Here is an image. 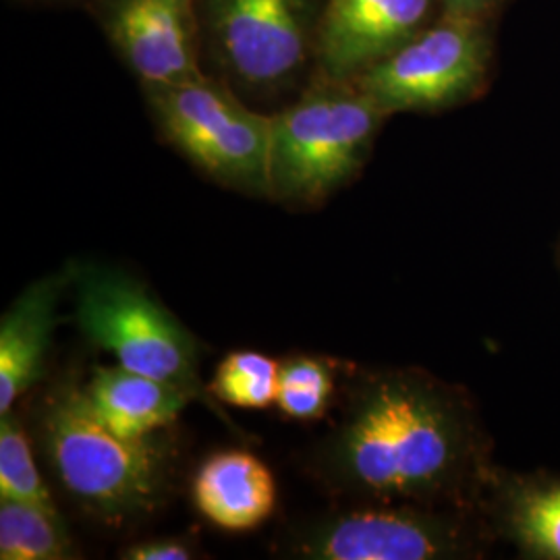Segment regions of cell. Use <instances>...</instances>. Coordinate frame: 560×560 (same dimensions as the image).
I'll return each mask as SVG.
<instances>
[{
    "label": "cell",
    "instance_id": "cell-6",
    "mask_svg": "<svg viewBox=\"0 0 560 560\" xmlns=\"http://www.w3.org/2000/svg\"><path fill=\"white\" fill-rule=\"evenodd\" d=\"M480 509L413 502H355L295 525L280 550L303 560L476 559L488 548Z\"/></svg>",
    "mask_w": 560,
    "mask_h": 560
},
{
    "label": "cell",
    "instance_id": "cell-3",
    "mask_svg": "<svg viewBox=\"0 0 560 560\" xmlns=\"http://www.w3.org/2000/svg\"><path fill=\"white\" fill-rule=\"evenodd\" d=\"M326 0H196L203 71L261 113L295 101L318 75Z\"/></svg>",
    "mask_w": 560,
    "mask_h": 560
},
{
    "label": "cell",
    "instance_id": "cell-9",
    "mask_svg": "<svg viewBox=\"0 0 560 560\" xmlns=\"http://www.w3.org/2000/svg\"><path fill=\"white\" fill-rule=\"evenodd\" d=\"M90 11L141 88L206 73L196 0H92Z\"/></svg>",
    "mask_w": 560,
    "mask_h": 560
},
{
    "label": "cell",
    "instance_id": "cell-19",
    "mask_svg": "<svg viewBox=\"0 0 560 560\" xmlns=\"http://www.w3.org/2000/svg\"><path fill=\"white\" fill-rule=\"evenodd\" d=\"M125 560H189L194 559V548L180 540L138 541L120 552Z\"/></svg>",
    "mask_w": 560,
    "mask_h": 560
},
{
    "label": "cell",
    "instance_id": "cell-4",
    "mask_svg": "<svg viewBox=\"0 0 560 560\" xmlns=\"http://www.w3.org/2000/svg\"><path fill=\"white\" fill-rule=\"evenodd\" d=\"M386 117L353 81L316 78L272 113L270 200L324 203L360 175Z\"/></svg>",
    "mask_w": 560,
    "mask_h": 560
},
{
    "label": "cell",
    "instance_id": "cell-18",
    "mask_svg": "<svg viewBox=\"0 0 560 560\" xmlns=\"http://www.w3.org/2000/svg\"><path fill=\"white\" fill-rule=\"evenodd\" d=\"M0 499L57 509L34 457V436L15 409L0 413Z\"/></svg>",
    "mask_w": 560,
    "mask_h": 560
},
{
    "label": "cell",
    "instance_id": "cell-20",
    "mask_svg": "<svg viewBox=\"0 0 560 560\" xmlns=\"http://www.w3.org/2000/svg\"><path fill=\"white\" fill-rule=\"evenodd\" d=\"M501 0H441V11L444 15L481 20Z\"/></svg>",
    "mask_w": 560,
    "mask_h": 560
},
{
    "label": "cell",
    "instance_id": "cell-5",
    "mask_svg": "<svg viewBox=\"0 0 560 560\" xmlns=\"http://www.w3.org/2000/svg\"><path fill=\"white\" fill-rule=\"evenodd\" d=\"M75 320L81 335L110 353L120 368L177 384L210 405L200 378L196 337L141 280L101 264H71Z\"/></svg>",
    "mask_w": 560,
    "mask_h": 560
},
{
    "label": "cell",
    "instance_id": "cell-7",
    "mask_svg": "<svg viewBox=\"0 0 560 560\" xmlns=\"http://www.w3.org/2000/svg\"><path fill=\"white\" fill-rule=\"evenodd\" d=\"M141 92L162 140L185 161L226 189L270 200L272 115L208 73Z\"/></svg>",
    "mask_w": 560,
    "mask_h": 560
},
{
    "label": "cell",
    "instance_id": "cell-2",
    "mask_svg": "<svg viewBox=\"0 0 560 560\" xmlns=\"http://www.w3.org/2000/svg\"><path fill=\"white\" fill-rule=\"evenodd\" d=\"M80 374L57 381L34 416V441L62 490L104 525L120 527L161 509L173 483V448L161 434L120 439L104 425Z\"/></svg>",
    "mask_w": 560,
    "mask_h": 560
},
{
    "label": "cell",
    "instance_id": "cell-1",
    "mask_svg": "<svg viewBox=\"0 0 560 560\" xmlns=\"http://www.w3.org/2000/svg\"><path fill=\"white\" fill-rule=\"evenodd\" d=\"M314 469L349 501L480 511L494 476L474 402L457 386L407 368L349 382Z\"/></svg>",
    "mask_w": 560,
    "mask_h": 560
},
{
    "label": "cell",
    "instance_id": "cell-11",
    "mask_svg": "<svg viewBox=\"0 0 560 560\" xmlns=\"http://www.w3.org/2000/svg\"><path fill=\"white\" fill-rule=\"evenodd\" d=\"M71 282L65 268L32 282L0 318V413L15 409L40 381L52 335L59 320V301Z\"/></svg>",
    "mask_w": 560,
    "mask_h": 560
},
{
    "label": "cell",
    "instance_id": "cell-10",
    "mask_svg": "<svg viewBox=\"0 0 560 560\" xmlns=\"http://www.w3.org/2000/svg\"><path fill=\"white\" fill-rule=\"evenodd\" d=\"M441 0H326L318 42V75L355 80L432 23Z\"/></svg>",
    "mask_w": 560,
    "mask_h": 560
},
{
    "label": "cell",
    "instance_id": "cell-16",
    "mask_svg": "<svg viewBox=\"0 0 560 560\" xmlns=\"http://www.w3.org/2000/svg\"><path fill=\"white\" fill-rule=\"evenodd\" d=\"M342 363L324 355H291L280 361L277 407L289 420H320L337 395Z\"/></svg>",
    "mask_w": 560,
    "mask_h": 560
},
{
    "label": "cell",
    "instance_id": "cell-15",
    "mask_svg": "<svg viewBox=\"0 0 560 560\" xmlns=\"http://www.w3.org/2000/svg\"><path fill=\"white\" fill-rule=\"evenodd\" d=\"M0 559H80L59 509L0 499Z\"/></svg>",
    "mask_w": 560,
    "mask_h": 560
},
{
    "label": "cell",
    "instance_id": "cell-8",
    "mask_svg": "<svg viewBox=\"0 0 560 560\" xmlns=\"http://www.w3.org/2000/svg\"><path fill=\"white\" fill-rule=\"evenodd\" d=\"M490 44L481 20L444 15L353 83L390 117L471 101L483 85Z\"/></svg>",
    "mask_w": 560,
    "mask_h": 560
},
{
    "label": "cell",
    "instance_id": "cell-12",
    "mask_svg": "<svg viewBox=\"0 0 560 560\" xmlns=\"http://www.w3.org/2000/svg\"><path fill=\"white\" fill-rule=\"evenodd\" d=\"M196 509L231 534L254 532L277 509V480L254 453L219 451L201 463L191 481Z\"/></svg>",
    "mask_w": 560,
    "mask_h": 560
},
{
    "label": "cell",
    "instance_id": "cell-13",
    "mask_svg": "<svg viewBox=\"0 0 560 560\" xmlns=\"http://www.w3.org/2000/svg\"><path fill=\"white\" fill-rule=\"evenodd\" d=\"M96 416L120 439L145 441L179 420L196 395L127 368H96L83 384Z\"/></svg>",
    "mask_w": 560,
    "mask_h": 560
},
{
    "label": "cell",
    "instance_id": "cell-14",
    "mask_svg": "<svg viewBox=\"0 0 560 560\" xmlns=\"http://www.w3.org/2000/svg\"><path fill=\"white\" fill-rule=\"evenodd\" d=\"M483 513L525 557L560 560V478L494 471Z\"/></svg>",
    "mask_w": 560,
    "mask_h": 560
},
{
    "label": "cell",
    "instance_id": "cell-17",
    "mask_svg": "<svg viewBox=\"0 0 560 560\" xmlns=\"http://www.w3.org/2000/svg\"><path fill=\"white\" fill-rule=\"evenodd\" d=\"M280 361L260 351H233L217 365L208 384L212 399L241 409L277 405Z\"/></svg>",
    "mask_w": 560,
    "mask_h": 560
}]
</instances>
